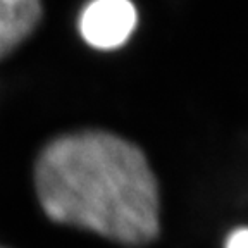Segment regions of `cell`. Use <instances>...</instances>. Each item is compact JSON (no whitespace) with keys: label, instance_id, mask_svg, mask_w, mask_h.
I'll return each mask as SVG.
<instances>
[{"label":"cell","instance_id":"obj_2","mask_svg":"<svg viewBox=\"0 0 248 248\" xmlns=\"http://www.w3.org/2000/svg\"><path fill=\"white\" fill-rule=\"evenodd\" d=\"M138 24L131 0H92L79 16V33L98 50H114L128 42Z\"/></svg>","mask_w":248,"mask_h":248},{"label":"cell","instance_id":"obj_1","mask_svg":"<svg viewBox=\"0 0 248 248\" xmlns=\"http://www.w3.org/2000/svg\"><path fill=\"white\" fill-rule=\"evenodd\" d=\"M36 195L52 221L123 245H147L160 231L159 186L135 143L107 131L54 140L35 169Z\"/></svg>","mask_w":248,"mask_h":248},{"label":"cell","instance_id":"obj_4","mask_svg":"<svg viewBox=\"0 0 248 248\" xmlns=\"http://www.w3.org/2000/svg\"><path fill=\"white\" fill-rule=\"evenodd\" d=\"M226 248H248V228H240L229 234Z\"/></svg>","mask_w":248,"mask_h":248},{"label":"cell","instance_id":"obj_3","mask_svg":"<svg viewBox=\"0 0 248 248\" xmlns=\"http://www.w3.org/2000/svg\"><path fill=\"white\" fill-rule=\"evenodd\" d=\"M40 17V0H0V59L33 33Z\"/></svg>","mask_w":248,"mask_h":248}]
</instances>
